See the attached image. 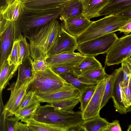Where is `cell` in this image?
I'll return each instance as SVG.
<instances>
[{"label":"cell","mask_w":131,"mask_h":131,"mask_svg":"<svg viewBox=\"0 0 131 131\" xmlns=\"http://www.w3.org/2000/svg\"><path fill=\"white\" fill-rule=\"evenodd\" d=\"M118 38L114 32L110 33L78 44L77 50L85 56L106 53Z\"/></svg>","instance_id":"7"},{"label":"cell","mask_w":131,"mask_h":131,"mask_svg":"<svg viewBox=\"0 0 131 131\" xmlns=\"http://www.w3.org/2000/svg\"><path fill=\"white\" fill-rule=\"evenodd\" d=\"M127 112H131V105L127 108Z\"/></svg>","instance_id":"45"},{"label":"cell","mask_w":131,"mask_h":131,"mask_svg":"<svg viewBox=\"0 0 131 131\" xmlns=\"http://www.w3.org/2000/svg\"><path fill=\"white\" fill-rule=\"evenodd\" d=\"M121 87L125 105L127 108L131 105V80L130 78L127 82L122 81Z\"/></svg>","instance_id":"33"},{"label":"cell","mask_w":131,"mask_h":131,"mask_svg":"<svg viewBox=\"0 0 131 131\" xmlns=\"http://www.w3.org/2000/svg\"><path fill=\"white\" fill-rule=\"evenodd\" d=\"M60 75L67 82L74 87L79 91L80 93L88 86L91 85H88L84 83L74 75L63 74Z\"/></svg>","instance_id":"31"},{"label":"cell","mask_w":131,"mask_h":131,"mask_svg":"<svg viewBox=\"0 0 131 131\" xmlns=\"http://www.w3.org/2000/svg\"><path fill=\"white\" fill-rule=\"evenodd\" d=\"M18 38L15 40L11 52L7 59L10 65L14 64L19 65L20 48Z\"/></svg>","instance_id":"32"},{"label":"cell","mask_w":131,"mask_h":131,"mask_svg":"<svg viewBox=\"0 0 131 131\" xmlns=\"http://www.w3.org/2000/svg\"><path fill=\"white\" fill-rule=\"evenodd\" d=\"M127 60L130 69H131V57Z\"/></svg>","instance_id":"44"},{"label":"cell","mask_w":131,"mask_h":131,"mask_svg":"<svg viewBox=\"0 0 131 131\" xmlns=\"http://www.w3.org/2000/svg\"><path fill=\"white\" fill-rule=\"evenodd\" d=\"M115 78L114 71L111 75L107 74L106 82L101 107V110L111 98Z\"/></svg>","instance_id":"28"},{"label":"cell","mask_w":131,"mask_h":131,"mask_svg":"<svg viewBox=\"0 0 131 131\" xmlns=\"http://www.w3.org/2000/svg\"><path fill=\"white\" fill-rule=\"evenodd\" d=\"M131 17L121 14L110 15L93 21L86 29L76 39L78 44L96 38L119 31Z\"/></svg>","instance_id":"3"},{"label":"cell","mask_w":131,"mask_h":131,"mask_svg":"<svg viewBox=\"0 0 131 131\" xmlns=\"http://www.w3.org/2000/svg\"><path fill=\"white\" fill-rule=\"evenodd\" d=\"M119 31L120 32L123 33L126 35L131 32V18Z\"/></svg>","instance_id":"41"},{"label":"cell","mask_w":131,"mask_h":131,"mask_svg":"<svg viewBox=\"0 0 131 131\" xmlns=\"http://www.w3.org/2000/svg\"><path fill=\"white\" fill-rule=\"evenodd\" d=\"M20 33L18 20L10 21L0 17V67L7 61L14 43Z\"/></svg>","instance_id":"6"},{"label":"cell","mask_w":131,"mask_h":131,"mask_svg":"<svg viewBox=\"0 0 131 131\" xmlns=\"http://www.w3.org/2000/svg\"><path fill=\"white\" fill-rule=\"evenodd\" d=\"M4 124L6 130L14 131V126L15 124L17 121L14 117H6L4 115Z\"/></svg>","instance_id":"38"},{"label":"cell","mask_w":131,"mask_h":131,"mask_svg":"<svg viewBox=\"0 0 131 131\" xmlns=\"http://www.w3.org/2000/svg\"><path fill=\"white\" fill-rule=\"evenodd\" d=\"M61 9L32 10L25 9L18 20L19 30L25 36L38 28L59 17Z\"/></svg>","instance_id":"4"},{"label":"cell","mask_w":131,"mask_h":131,"mask_svg":"<svg viewBox=\"0 0 131 131\" xmlns=\"http://www.w3.org/2000/svg\"><path fill=\"white\" fill-rule=\"evenodd\" d=\"M31 131H66L61 128L53 125L38 121L34 118L28 124Z\"/></svg>","instance_id":"27"},{"label":"cell","mask_w":131,"mask_h":131,"mask_svg":"<svg viewBox=\"0 0 131 131\" xmlns=\"http://www.w3.org/2000/svg\"><path fill=\"white\" fill-rule=\"evenodd\" d=\"M36 99L34 92L31 90L29 91L23 98L15 114L30 104Z\"/></svg>","instance_id":"35"},{"label":"cell","mask_w":131,"mask_h":131,"mask_svg":"<svg viewBox=\"0 0 131 131\" xmlns=\"http://www.w3.org/2000/svg\"><path fill=\"white\" fill-rule=\"evenodd\" d=\"M122 129L119 122L117 120L110 123L104 131H122Z\"/></svg>","instance_id":"39"},{"label":"cell","mask_w":131,"mask_h":131,"mask_svg":"<svg viewBox=\"0 0 131 131\" xmlns=\"http://www.w3.org/2000/svg\"><path fill=\"white\" fill-rule=\"evenodd\" d=\"M61 10L59 17L64 21L73 16L82 13V5L81 0H74L65 5Z\"/></svg>","instance_id":"25"},{"label":"cell","mask_w":131,"mask_h":131,"mask_svg":"<svg viewBox=\"0 0 131 131\" xmlns=\"http://www.w3.org/2000/svg\"><path fill=\"white\" fill-rule=\"evenodd\" d=\"M111 0H81L83 6L82 13L90 20L100 16L101 11Z\"/></svg>","instance_id":"17"},{"label":"cell","mask_w":131,"mask_h":131,"mask_svg":"<svg viewBox=\"0 0 131 131\" xmlns=\"http://www.w3.org/2000/svg\"><path fill=\"white\" fill-rule=\"evenodd\" d=\"M131 9V0H111L101 11L100 16L121 14Z\"/></svg>","instance_id":"18"},{"label":"cell","mask_w":131,"mask_h":131,"mask_svg":"<svg viewBox=\"0 0 131 131\" xmlns=\"http://www.w3.org/2000/svg\"><path fill=\"white\" fill-rule=\"evenodd\" d=\"M36 99L40 102L50 104L64 99L79 97V91L71 85L70 86L57 91L50 93H35Z\"/></svg>","instance_id":"12"},{"label":"cell","mask_w":131,"mask_h":131,"mask_svg":"<svg viewBox=\"0 0 131 131\" xmlns=\"http://www.w3.org/2000/svg\"><path fill=\"white\" fill-rule=\"evenodd\" d=\"M40 102L36 99L30 104L24 107L15 115L17 121L28 124L31 120L34 118Z\"/></svg>","instance_id":"21"},{"label":"cell","mask_w":131,"mask_h":131,"mask_svg":"<svg viewBox=\"0 0 131 131\" xmlns=\"http://www.w3.org/2000/svg\"><path fill=\"white\" fill-rule=\"evenodd\" d=\"M32 61L33 60L30 57L18 66L17 80L14 84L15 86H19L26 80L34 77V72L32 66Z\"/></svg>","instance_id":"19"},{"label":"cell","mask_w":131,"mask_h":131,"mask_svg":"<svg viewBox=\"0 0 131 131\" xmlns=\"http://www.w3.org/2000/svg\"><path fill=\"white\" fill-rule=\"evenodd\" d=\"M33 78L26 80L19 86H16L13 84H12L10 88V95L4 106L2 112L3 115L8 117L15 115L22 100L27 93V90Z\"/></svg>","instance_id":"9"},{"label":"cell","mask_w":131,"mask_h":131,"mask_svg":"<svg viewBox=\"0 0 131 131\" xmlns=\"http://www.w3.org/2000/svg\"><path fill=\"white\" fill-rule=\"evenodd\" d=\"M114 86L111 98L116 111L121 114L127 113L121 87V83L123 79V73L121 67L116 69Z\"/></svg>","instance_id":"14"},{"label":"cell","mask_w":131,"mask_h":131,"mask_svg":"<svg viewBox=\"0 0 131 131\" xmlns=\"http://www.w3.org/2000/svg\"><path fill=\"white\" fill-rule=\"evenodd\" d=\"M75 67L70 65H62L49 67L54 72L59 75L63 74L74 75V70Z\"/></svg>","instance_id":"36"},{"label":"cell","mask_w":131,"mask_h":131,"mask_svg":"<svg viewBox=\"0 0 131 131\" xmlns=\"http://www.w3.org/2000/svg\"><path fill=\"white\" fill-rule=\"evenodd\" d=\"M102 67L101 64L94 56H85L74 70V75L78 77L94 69Z\"/></svg>","instance_id":"20"},{"label":"cell","mask_w":131,"mask_h":131,"mask_svg":"<svg viewBox=\"0 0 131 131\" xmlns=\"http://www.w3.org/2000/svg\"><path fill=\"white\" fill-rule=\"evenodd\" d=\"M105 64L110 66L131 57V34L118 38L106 53Z\"/></svg>","instance_id":"8"},{"label":"cell","mask_w":131,"mask_h":131,"mask_svg":"<svg viewBox=\"0 0 131 131\" xmlns=\"http://www.w3.org/2000/svg\"><path fill=\"white\" fill-rule=\"evenodd\" d=\"M35 93L53 92L63 89L71 85L49 67L45 70L34 72L30 84Z\"/></svg>","instance_id":"5"},{"label":"cell","mask_w":131,"mask_h":131,"mask_svg":"<svg viewBox=\"0 0 131 131\" xmlns=\"http://www.w3.org/2000/svg\"><path fill=\"white\" fill-rule=\"evenodd\" d=\"M78 44L76 38L68 33L62 26L48 56L56 54L74 52Z\"/></svg>","instance_id":"10"},{"label":"cell","mask_w":131,"mask_h":131,"mask_svg":"<svg viewBox=\"0 0 131 131\" xmlns=\"http://www.w3.org/2000/svg\"><path fill=\"white\" fill-rule=\"evenodd\" d=\"M62 27L57 19H53L25 36L29 41L30 57L33 60L48 57Z\"/></svg>","instance_id":"1"},{"label":"cell","mask_w":131,"mask_h":131,"mask_svg":"<svg viewBox=\"0 0 131 131\" xmlns=\"http://www.w3.org/2000/svg\"><path fill=\"white\" fill-rule=\"evenodd\" d=\"M106 82L105 77L97 84L92 97L86 108L82 112L84 120L100 115Z\"/></svg>","instance_id":"11"},{"label":"cell","mask_w":131,"mask_h":131,"mask_svg":"<svg viewBox=\"0 0 131 131\" xmlns=\"http://www.w3.org/2000/svg\"><path fill=\"white\" fill-rule=\"evenodd\" d=\"M85 56L79 52L64 53L49 56L46 61L49 67L62 65L76 66Z\"/></svg>","instance_id":"15"},{"label":"cell","mask_w":131,"mask_h":131,"mask_svg":"<svg viewBox=\"0 0 131 131\" xmlns=\"http://www.w3.org/2000/svg\"><path fill=\"white\" fill-rule=\"evenodd\" d=\"M121 15L131 17V9Z\"/></svg>","instance_id":"42"},{"label":"cell","mask_w":131,"mask_h":131,"mask_svg":"<svg viewBox=\"0 0 131 131\" xmlns=\"http://www.w3.org/2000/svg\"><path fill=\"white\" fill-rule=\"evenodd\" d=\"M109 123L99 115L84 120L81 126L82 131H104Z\"/></svg>","instance_id":"23"},{"label":"cell","mask_w":131,"mask_h":131,"mask_svg":"<svg viewBox=\"0 0 131 131\" xmlns=\"http://www.w3.org/2000/svg\"><path fill=\"white\" fill-rule=\"evenodd\" d=\"M122 70L123 73V79L122 81L127 82L131 75V69L127 59L124 60L121 63Z\"/></svg>","instance_id":"37"},{"label":"cell","mask_w":131,"mask_h":131,"mask_svg":"<svg viewBox=\"0 0 131 131\" xmlns=\"http://www.w3.org/2000/svg\"><path fill=\"white\" fill-rule=\"evenodd\" d=\"M107 74L104 68L102 67L86 72L77 78L88 85H96L100 81L105 79Z\"/></svg>","instance_id":"22"},{"label":"cell","mask_w":131,"mask_h":131,"mask_svg":"<svg viewBox=\"0 0 131 131\" xmlns=\"http://www.w3.org/2000/svg\"><path fill=\"white\" fill-rule=\"evenodd\" d=\"M12 0H0L1 6H3L7 3Z\"/></svg>","instance_id":"43"},{"label":"cell","mask_w":131,"mask_h":131,"mask_svg":"<svg viewBox=\"0 0 131 131\" xmlns=\"http://www.w3.org/2000/svg\"><path fill=\"white\" fill-rule=\"evenodd\" d=\"M47 57H41L33 60L32 66L34 72L44 71L49 67L46 61Z\"/></svg>","instance_id":"34"},{"label":"cell","mask_w":131,"mask_h":131,"mask_svg":"<svg viewBox=\"0 0 131 131\" xmlns=\"http://www.w3.org/2000/svg\"><path fill=\"white\" fill-rule=\"evenodd\" d=\"M96 85L89 86L80 93L79 97L80 106L79 108L81 112L86 108L92 97L95 90Z\"/></svg>","instance_id":"29"},{"label":"cell","mask_w":131,"mask_h":131,"mask_svg":"<svg viewBox=\"0 0 131 131\" xmlns=\"http://www.w3.org/2000/svg\"><path fill=\"white\" fill-rule=\"evenodd\" d=\"M34 119L61 128L66 131H81V125L84 121L81 111L58 110L50 104L40 105Z\"/></svg>","instance_id":"2"},{"label":"cell","mask_w":131,"mask_h":131,"mask_svg":"<svg viewBox=\"0 0 131 131\" xmlns=\"http://www.w3.org/2000/svg\"><path fill=\"white\" fill-rule=\"evenodd\" d=\"M18 65L14 64L10 65L7 61L0 67V91L1 93L12 78L18 70Z\"/></svg>","instance_id":"24"},{"label":"cell","mask_w":131,"mask_h":131,"mask_svg":"<svg viewBox=\"0 0 131 131\" xmlns=\"http://www.w3.org/2000/svg\"><path fill=\"white\" fill-rule=\"evenodd\" d=\"M26 37L20 33L18 39L20 48V56L19 60V65L26 59L30 57L29 45L28 43Z\"/></svg>","instance_id":"30"},{"label":"cell","mask_w":131,"mask_h":131,"mask_svg":"<svg viewBox=\"0 0 131 131\" xmlns=\"http://www.w3.org/2000/svg\"><path fill=\"white\" fill-rule=\"evenodd\" d=\"M130 79H131V75L130 76Z\"/></svg>","instance_id":"47"},{"label":"cell","mask_w":131,"mask_h":131,"mask_svg":"<svg viewBox=\"0 0 131 131\" xmlns=\"http://www.w3.org/2000/svg\"><path fill=\"white\" fill-rule=\"evenodd\" d=\"M64 21V28L69 34L77 37L84 32L93 21L82 13L68 18Z\"/></svg>","instance_id":"13"},{"label":"cell","mask_w":131,"mask_h":131,"mask_svg":"<svg viewBox=\"0 0 131 131\" xmlns=\"http://www.w3.org/2000/svg\"><path fill=\"white\" fill-rule=\"evenodd\" d=\"M127 130V131H131V124L128 127Z\"/></svg>","instance_id":"46"},{"label":"cell","mask_w":131,"mask_h":131,"mask_svg":"<svg viewBox=\"0 0 131 131\" xmlns=\"http://www.w3.org/2000/svg\"><path fill=\"white\" fill-rule=\"evenodd\" d=\"M79 97L66 99L50 104L58 110L73 111L74 107L80 102Z\"/></svg>","instance_id":"26"},{"label":"cell","mask_w":131,"mask_h":131,"mask_svg":"<svg viewBox=\"0 0 131 131\" xmlns=\"http://www.w3.org/2000/svg\"><path fill=\"white\" fill-rule=\"evenodd\" d=\"M24 9L21 0H13L0 6V17L8 21L18 20Z\"/></svg>","instance_id":"16"},{"label":"cell","mask_w":131,"mask_h":131,"mask_svg":"<svg viewBox=\"0 0 131 131\" xmlns=\"http://www.w3.org/2000/svg\"><path fill=\"white\" fill-rule=\"evenodd\" d=\"M14 131H31L29 126L27 123H23L19 121L16 122L14 126Z\"/></svg>","instance_id":"40"}]
</instances>
